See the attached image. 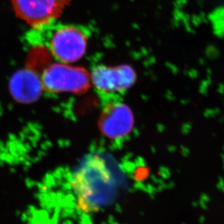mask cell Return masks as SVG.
<instances>
[{"mask_svg":"<svg viewBox=\"0 0 224 224\" xmlns=\"http://www.w3.org/2000/svg\"><path fill=\"white\" fill-rule=\"evenodd\" d=\"M71 0H10L18 18L35 29L53 24Z\"/></svg>","mask_w":224,"mask_h":224,"instance_id":"cell-3","label":"cell"},{"mask_svg":"<svg viewBox=\"0 0 224 224\" xmlns=\"http://www.w3.org/2000/svg\"><path fill=\"white\" fill-rule=\"evenodd\" d=\"M96 89L104 93H115L126 90L135 83L136 74L128 65L117 67L97 66L90 75Z\"/></svg>","mask_w":224,"mask_h":224,"instance_id":"cell-5","label":"cell"},{"mask_svg":"<svg viewBox=\"0 0 224 224\" xmlns=\"http://www.w3.org/2000/svg\"><path fill=\"white\" fill-rule=\"evenodd\" d=\"M133 125L134 117L130 109L119 102L106 106L99 120L102 133L113 140L125 137L131 132Z\"/></svg>","mask_w":224,"mask_h":224,"instance_id":"cell-4","label":"cell"},{"mask_svg":"<svg viewBox=\"0 0 224 224\" xmlns=\"http://www.w3.org/2000/svg\"><path fill=\"white\" fill-rule=\"evenodd\" d=\"M87 40L88 34L82 27L63 25L52 28L49 46L60 63H72L85 55Z\"/></svg>","mask_w":224,"mask_h":224,"instance_id":"cell-2","label":"cell"},{"mask_svg":"<svg viewBox=\"0 0 224 224\" xmlns=\"http://www.w3.org/2000/svg\"><path fill=\"white\" fill-rule=\"evenodd\" d=\"M90 82L87 70L64 63L50 65L41 78L43 90L50 93H82L88 89Z\"/></svg>","mask_w":224,"mask_h":224,"instance_id":"cell-1","label":"cell"},{"mask_svg":"<svg viewBox=\"0 0 224 224\" xmlns=\"http://www.w3.org/2000/svg\"><path fill=\"white\" fill-rule=\"evenodd\" d=\"M9 89L13 98L21 103L33 101L43 90L41 80L28 70L16 72L10 81Z\"/></svg>","mask_w":224,"mask_h":224,"instance_id":"cell-6","label":"cell"}]
</instances>
